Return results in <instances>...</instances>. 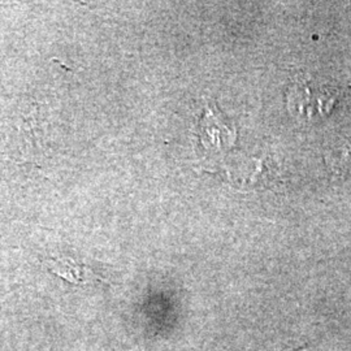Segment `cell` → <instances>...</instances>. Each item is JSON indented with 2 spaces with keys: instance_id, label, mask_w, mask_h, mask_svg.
Masks as SVG:
<instances>
[{
  "instance_id": "1",
  "label": "cell",
  "mask_w": 351,
  "mask_h": 351,
  "mask_svg": "<svg viewBox=\"0 0 351 351\" xmlns=\"http://www.w3.org/2000/svg\"><path fill=\"white\" fill-rule=\"evenodd\" d=\"M45 267L51 274L69 281L75 285H84L88 282H94L95 280H101L93 269H90L84 264L77 263L72 258H52L45 262Z\"/></svg>"
}]
</instances>
